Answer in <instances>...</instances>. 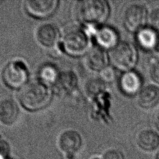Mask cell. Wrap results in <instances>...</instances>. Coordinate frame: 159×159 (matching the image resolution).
I'll return each mask as SVG.
<instances>
[{"mask_svg": "<svg viewBox=\"0 0 159 159\" xmlns=\"http://www.w3.org/2000/svg\"><path fill=\"white\" fill-rule=\"evenodd\" d=\"M36 37L42 46L50 50L58 47L61 39L58 28L51 23L40 25L36 31Z\"/></svg>", "mask_w": 159, "mask_h": 159, "instance_id": "9c48e42d", "label": "cell"}, {"mask_svg": "<svg viewBox=\"0 0 159 159\" xmlns=\"http://www.w3.org/2000/svg\"><path fill=\"white\" fill-rule=\"evenodd\" d=\"M52 91L50 87L39 80L28 82L19 91L18 99L20 105L29 111L45 107L50 102Z\"/></svg>", "mask_w": 159, "mask_h": 159, "instance_id": "6da1fadb", "label": "cell"}, {"mask_svg": "<svg viewBox=\"0 0 159 159\" xmlns=\"http://www.w3.org/2000/svg\"><path fill=\"white\" fill-rule=\"evenodd\" d=\"M159 34L152 28L145 27L139 30L137 34L136 39L139 45L146 50L155 49Z\"/></svg>", "mask_w": 159, "mask_h": 159, "instance_id": "9a60e30c", "label": "cell"}, {"mask_svg": "<svg viewBox=\"0 0 159 159\" xmlns=\"http://www.w3.org/2000/svg\"><path fill=\"white\" fill-rule=\"evenodd\" d=\"M157 159H159V152L157 153Z\"/></svg>", "mask_w": 159, "mask_h": 159, "instance_id": "83f0119b", "label": "cell"}, {"mask_svg": "<svg viewBox=\"0 0 159 159\" xmlns=\"http://www.w3.org/2000/svg\"><path fill=\"white\" fill-rule=\"evenodd\" d=\"M103 89L104 85L102 81L98 79H93L89 81L87 84V91L90 95L96 94Z\"/></svg>", "mask_w": 159, "mask_h": 159, "instance_id": "d6986e66", "label": "cell"}, {"mask_svg": "<svg viewBox=\"0 0 159 159\" xmlns=\"http://www.w3.org/2000/svg\"><path fill=\"white\" fill-rule=\"evenodd\" d=\"M159 101V88L155 85H148L139 92V104L143 107H151Z\"/></svg>", "mask_w": 159, "mask_h": 159, "instance_id": "2e32d148", "label": "cell"}, {"mask_svg": "<svg viewBox=\"0 0 159 159\" xmlns=\"http://www.w3.org/2000/svg\"><path fill=\"white\" fill-rule=\"evenodd\" d=\"M58 145L66 159H75L82 146L81 136L73 129L64 130L58 137Z\"/></svg>", "mask_w": 159, "mask_h": 159, "instance_id": "8992f818", "label": "cell"}, {"mask_svg": "<svg viewBox=\"0 0 159 159\" xmlns=\"http://www.w3.org/2000/svg\"><path fill=\"white\" fill-rule=\"evenodd\" d=\"M137 143L145 150H153L159 145V135L152 129H144L139 134Z\"/></svg>", "mask_w": 159, "mask_h": 159, "instance_id": "e0dca14e", "label": "cell"}, {"mask_svg": "<svg viewBox=\"0 0 159 159\" xmlns=\"http://www.w3.org/2000/svg\"><path fill=\"white\" fill-rule=\"evenodd\" d=\"M57 0H27L24 2L25 12L32 17L42 19L51 16L57 10Z\"/></svg>", "mask_w": 159, "mask_h": 159, "instance_id": "52a82bcc", "label": "cell"}, {"mask_svg": "<svg viewBox=\"0 0 159 159\" xmlns=\"http://www.w3.org/2000/svg\"><path fill=\"white\" fill-rule=\"evenodd\" d=\"M155 50L157 52H159V36H158V41H157V45H156V47L155 48Z\"/></svg>", "mask_w": 159, "mask_h": 159, "instance_id": "484cf974", "label": "cell"}, {"mask_svg": "<svg viewBox=\"0 0 159 159\" xmlns=\"http://www.w3.org/2000/svg\"><path fill=\"white\" fill-rule=\"evenodd\" d=\"M77 85L78 78L76 74L71 71H65L60 73L53 88L57 93L66 94L73 92Z\"/></svg>", "mask_w": 159, "mask_h": 159, "instance_id": "4fadbf2b", "label": "cell"}, {"mask_svg": "<svg viewBox=\"0 0 159 159\" xmlns=\"http://www.w3.org/2000/svg\"><path fill=\"white\" fill-rule=\"evenodd\" d=\"M1 2H2V1H0V3H1Z\"/></svg>", "mask_w": 159, "mask_h": 159, "instance_id": "f1b7e54d", "label": "cell"}, {"mask_svg": "<svg viewBox=\"0 0 159 159\" xmlns=\"http://www.w3.org/2000/svg\"><path fill=\"white\" fill-rule=\"evenodd\" d=\"M86 63L91 70L101 71L107 66L108 57L104 49L96 46L88 52Z\"/></svg>", "mask_w": 159, "mask_h": 159, "instance_id": "5bb4252c", "label": "cell"}, {"mask_svg": "<svg viewBox=\"0 0 159 159\" xmlns=\"http://www.w3.org/2000/svg\"><path fill=\"white\" fill-rule=\"evenodd\" d=\"M156 125L159 130V112L157 114V117H156Z\"/></svg>", "mask_w": 159, "mask_h": 159, "instance_id": "d4e9b609", "label": "cell"}, {"mask_svg": "<svg viewBox=\"0 0 159 159\" xmlns=\"http://www.w3.org/2000/svg\"><path fill=\"white\" fill-rule=\"evenodd\" d=\"M109 14L108 3L104 0L80 1L75 8L76 18L84 25L101 24L106 20Z\"/></svg>", "mask_w": 159, "mask_h": 159, "instance_id": "7a4b0ae2", "label": "cell"}, {"mask_svg": "<svg viewBox=\"0 0 159 159\" xmlns=\"http://www.w3.org/2000/svg\"><path fill=\"white\" fill-rule=\"evenodd\" d=\"M60 72L57 68L52 64H45L42 65L38 72L39 81L48 86H53L56 83Z\"/></svg>", "mask_w": 159, "mask_h": 159, "instance_id": "ac0fdd59", "label": "cell"}, {"mask_svg": "<svg viewBox=\"0 0 159 159\" xmlns=\"http://www.w3.org/2000/svg\"><path fill=\"white\" fill-rule=\"evenodd\" d=\"M110 60L116 68L127 71L136 64L137 53L134 46L127 42L118 43L110 52Z\"/></svg>", "mask_w": 159, "mask_h": 159, "instance_id": "5b68a950", "label": "cell"}, {"mask_svg": "<svg viewBox=\"0 0 159 159\" xmlns=\"http://www.w3.org/2000/svg\"><path fill=\"white\" fill-rule=\"evenodd\" d=\"M102 159H124L122 153L117 149L107 150L102 155Z\"/></svg>", "mask_w": 159, "mask_h": 159, "instance_id": "603a6c76", "label": "cell"}, {"mask_svg": "<svg viewBox=\"0 0 159 159\" xmlns=\"http://www.w3.org/2000/svg\"><path fill=\"white\" fill-rule=\"evenodd\" d=\"M146 8L140 4L129 5L124 14V23L126 28L132 32L143 28L147 20Z\"/></svg>", "mask_w": 159, "mask_h": 159, "instance_id": "ba28073f", "label": "cell"}, {"mask_svg": "<svg viewBox=\"0 0 159 159\" xmlns=\"http://www.w3.org/2000/svg\"><path fill=\"white\" fill-rule=\"evenodd\" d=\"M94 39L97 47L104 50L112 49L118 43L119 35L112 27L105 25L95 30Z\"/></svg>", "mask_w": 159, "mask_h": 159, "instance_id": "30bf717a", "label": "cell"}, {"mask_svg": "<svg viewBox=\"0 0 159 159\" xmlns=\"http://www.w3.org/2000/svg\"><path fill=\"white\" fill-rule=\"evenodd\" d=\"M19 110L17 103L11 99L0 101V122L6 125L13 124L19 116Z\"/></svg>", "mask_w": 159, "mask_h": 159, "instance_id": "7c38bea8", "label": "cell"}, {"mask_svg": "<svg viewBox=\"0 0 159 159\" xmlns=\"http://www.w3.org/2000/svg\"><path fill=\"white\" fill-rule=\"evenodd\" d=\"M10 152V147L8 143L0 139V159H8Z\"/></svg>", "mask_w": 159, "mask_h": 159, "instance_id": "cb8c5ba5", "label": "cell"}, {"mask_svg": "<svg viewBox=\"0 0 159 159\" xmlns=\"http://www.w3.org/2000/svg\"><path fill=\"white\" fill-rule=\"evenodd\" d=\"M142 80L140 76L133 71L123 73L119 80L120 90L126 95L132 96L136 94L140 89Z\"/></svg>", "mask_w": 159, "mask_h": 159, "instance_id": "8fae6325", "label": "cell"}, {"mask_svg": "<svg viewBox=\"0 0 159 159\" xmlns=\"http://www.w3.org/2000/svg\"><path fill=\"white\" fill-rule=\"evenodd\" d=\"M59 46L62 52L70 56L81 57L89 52V37L82 29H71L64 34Z\"/></svg>", "mask_w": 159, "mask_h": 159, "instance_id": "3957f363", "label": "cell"}, {"mask_svg": "<svg viewBox=\"0 0 159 159\" xmlns=\"http://www.w3.org/2000/svg\"><path fill=\"white\" fill-rule=\"evenodd\" d=\"M90 159H102V157H99L98 156H94L91 157Z\"/></svg>", "mask_w": 159, "mask_h": 159, "instance_id": "4316f807", "label": "cell"}, {"mask_svg": "<svg viewBox=\"0 0 159 159\" xmlns=\"http://www.w3.org/2000/svg\"><path fill=\"white\" fill-rule=\"evenodd\" d=\"M149 23L152 29L159 32V8L153 9L149 16Z\"/></svg>", "mask_w": 159, "mask_h": 159, "instance_id": "44dd1931", "label": "cell"}, {"mask_svg": "<svg viewBox=\"0 0 159 159\" xmlns=\"http://www.w3.org/2000/svg\"><path fill=\"white\" fill-rule=\"evenodd\" d=\"M100 78L102 81L112 82L116 78V72L114 69L111 66H106L99 71Z\"/></svg>", "mask_w": 159, "mask_h": 159, "instance_id": "ffe728a7", "label": "cell"}, {"mask_svg": "<svg viewBox=\"0 0 159 159\" xmlns=\"http://www.w3.org/2000/svg\"><path fill=\"white\" fill-rule=\"evenodd\" d=\"M150 74L151 78L156 83H159V60H153L150 66Z\"/></svg>", "mask_w": 159, "mask_h": 159, "instance_id": "7402d4cb", "label": "cell"}, {"mask_svg": "<svg viewBox=\"0 0 159 159\" xmlns=\"http://www.w3.org/2000/svg\"><path fill=\"white\" fill-rule=\"evenodd\" d=\"M29 71L24 61L20 59L8 63L2 72L4 83L9 88L20 89L28 83Z\"/></svg>", "mask_w": 159, "mask_h": 159, "instance_id": "277c9868", "label": "cell"}]
</instances>
